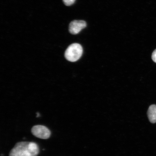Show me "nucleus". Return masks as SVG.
Masks as SVG:
<instances>
[{"instance_id": "obj_5", "label": "nucleus", "mask_w": 156, "mask_h": 156, "mask_svg": "<svg viewBox=\"0 0 156 156\" xmlns=\"http://www.w3.org/2000/svg\"><path fill=\"white\" fill-rule=\"evenodd\" d=\"M147 116L150 122L152 123L156 122V105H151L147 111Z\"/></svg>"}, {"instance_id": "obj_4", "label": "nucleus", "mask_w": 156, "mask_h": 156, "mask_svg": "<svg viewBox=\"0 0 156 156\" xmlns=\"http://www.w3.org/2000/svg\"><path fill=\"white\" fill-rule=\"evenodd\" d=\"M87 27V23L83 20H74L69 25V31L71 34H76Z\"/></svg>"}, {"instance_id": "obj_1", "label": "nucleus", "mask_w": 156, "mask_h": 156, "mask_svg": "<svg viewBox=\"0 0 156 156\" xmlns=\"http://www.w3.org/2000/svg\"><path fill=\"white\" fill-rule=\"evenodd\" d=\"M38 146L34 142H21L16 144L10 152L9 156H37Z\"/></svg>"}, {"instance_id": "obj_8", "label": "nucleus", "mask_w": 156, "mask_h": 156, "mask_svg": "<svg viewBox=\"0 0 156 156\" xmlns=\"http://www.w3.org/2000/svg\"><path fill=\"white\" fill-rule=\"evenodd\" d=\"M37 117H38L39 116H40V114H39V113H37Z\"/></svg>"}, {"instance_id": "obj_6", "label": "nucleus", "mask_w": 156, "mask_h": 156, "mask_svg": "<svg viewBox=\"0 0 156 156\" xmlns=\"http://www.w3.org/2000/svg\"><path fill=\"white\" fill-rule=\"evenodd\" d=\"M75 0H63V2L66 5L70 6L75 3Z\"/></svg>"}, {"instance_id": "obj_2", "label": "nucleus", "mask_w": 156, "mask_h": 156, "mask_svg": "<svg viewBox=\"0 0 156 156\" xmlns=\"http://www.w3.org/2000/svg\"><path fill=\"white\" fill-rule=\"evenodd\" d=\"M83 53V48L80 44L74 43L69 46L65 52V57L68 61L75 62L81 57Z\"/></svg>"}, {"instance_id": "obj_3", "label": "nucleus", "mask_w": 156, "mask_h": 156, "mask_svg": "<svg viewBox=\"0 0 156 156\" xmlns=\"http://www.w3.org/2000/svg\"><path fill=\"white\" fill-rule=\"evenodd\" d=\"M32 133L36 137L42 139H47L51 135L50 130L43 126L37 125L33 126Z\"/></svg>"}, {"instance_id": "obj_7", "label": "nucleus", "mask_w": 156, "mask_h": 156, "mask_svg": "<svg viewBox=\"0 0 156 156\" xmlns=\"http://www.w3.org/2000/svg\"><path fill=\"white\" fill-rule=\"evenodd\" d=\"M152 59L153 61L156 63V49H155L152 53Z\"/></svg>"}]
</instances>
